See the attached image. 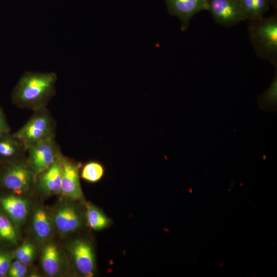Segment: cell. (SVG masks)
<instances>
[{
    "label": "cell",
    "instance_id": "obj_18",
    "mask_svg": "<svg viewBox=\"0 0 277 277\" xmlns=\"http://www.w3.org/2000/svg\"><path fill=\"white\" fill-rule=\"evenodd\" d=\"M0 240L16 245L19 240L15 226L3 212L0 211Z\"/></svg>",
    "mask_w": 277,
    "mask_h": 277
},
{
    "label": "cell",
    "instance_id": "obj_16",
    "mask_svg": "<svg viewBox=\"0 0 277 277\" xmlns=\"http://www.w3.org/2000/svg\"><path fill=\"white\" fill-rule=\"evenodd\" d=\"M276 2L277 0H240L243 13L249 21L265 16L270 6L276 8Z\"/></svg>",
    "mask_w": 277,
    "mask_h": 277
},
{
    "label": "cell",
    "instance_id": "obj_19",
    "mask_svg": "<svg viewBox=\"0 0 277 277\" xmlns=\"http://www.w3.org/2000/svg\"><path fill=\"white\" fill-rule=\"evenodd\" d=\"M105 168L100 162L91 161L86 163L82 168L80 176L89 183H96L104 175Z\"/></svg>",
    "mask_w": 277,
    "mask_h": 277
},
{
    "label": "cell",
    "instance_id": "obj_15",
    "mask_svg": "<svg viewBox=\"0 0 277 277\" xmlns=\"http://www.w3.org/2000/svg\"><path fill=\"white\" fill-rule=\"evenodd\" d=\"M32 226L35 236L40 242L48 241L52 234L54 227L51 218L42 207H38L34 211Z\"/></svg>",
    "mask_w": 277,
    "mask_h": 277
},
{
    "label": "cell",
    "instance_id": "obj_6",
    "mask_svg": "<svg viewBox=\"0 0 277 277\" xmlns=\"http://www.w3.org/2000/svg\"><path fill=\"white\" fill-rule=\"evenodd\" d=\"M61 190L63 196L73 200H81L84 197L80 183V169L82 163L62 154Z\"/></svg>",
    "mask_w": 277,
    "mask_h": 277
},
{
    "label": "cell",
    "instance_id": "obj_24",
    "mask_svg": "<svg viewBox=\"0 0 277 277\" xmlns=\"http://www.w3.org/2000/svg\"><path fill=\"white\" fill-rule=\"evenodd\" d=\"M28 271V267L27 264H22L17 269L8 273L7 276L9 277H23L26 275Z\"/></svg>",
    "mask_w": 277,
    "mask_h": 277
},
{
    "label": "cell",
    "instance_id": "obj_3",
    "mask_svg": "<svg viewBox=\"0 0 277 277\" xmlns=\"http://www.w3.org/2000/svg\"><path fill=\"white\" fill-rule=\"evenodd\" d=\"M56 123L46 107L33 111L28 121L13 135L27 147L35 142L55 138Z\"/></svg>",
    "mask_w": 277,
    "mask_h": 277
},
{
    "label": "cell",
    "instance_id": "obj_21",
    "mask_svg": "<svg viewBox=\"0 0 277 277\" xmlns=\"http://www.w3.org/2000/svg\"><path fill=\"white\" fill-rule=\"evenodd\" d=\"M14 252L15 259L25 264H30L34 259L36 250L34 246L26 241L19 246Z\"/></svg>",
    "mask_w": 277,
    "mask_h": 277
},
{
    "label": "cell",
    "instance_id": "obj_23",
    "mask_svg": "<svg viewBox=\"0 0 277 277\" xmlns=\"http://www.w3.org/2000/svg\"><path fill=\"white\" fill-rule=\"evenodd\" d=\"M9 133H10V128L0 107V136Z\"/></svg>",
    "mask_w": 277,
    "mask_h": 277
},
{
    "label": "cell",
    "instance_id": "obj_8",
    "mask_svg": "<svg viewBox=\"0 0 277 277\" xmlns=\"http://www.w3.org/2000/svg\"><path fill=\"white\" fill-rule=\"evenodd\" d=\"M67 251L76 270L82 275L92 276L95 269L94 251L91 244L83 239H75L67 246Z\"/></svg>",
    "mask_w": 277,
    "mask_h": 277
},
{
    "label": "cell",
    "instance_id": "obj_13",
    "mask_svg": "<svg viewBox=\"0 0 277 277\" xmlns=\"http://www.w3.org/2000/svg\"><path fill=\"white\" fill-rule=\"evenodd\" d=\"M41 263L45 273L49 276L60 275L63 269V259L57 246L49 242L43 247L41 252Z\"/></svg>",
    "mask_w": 277,
    "mask_h": 277
},
{
    "label": "cell",
    "instance_id": "obj_20",
    "mask_svg": "<svg viewBox=\"0 0 277 277\" xmlns=\"http://www.w3.org/2000/svg\"><path fill=\"white\" fill-rule=\"evenodd\" d=\"M277 101L276 73L269 87L259 98V104L263 109H269L276 105Z\"/></svg>",
    "mask_w": 277,
    "mask_h": 277
},
{
    "label": "cell",
    "instance_id": "obj_11",
    "mask_svg": "<svg viewBox=\"0 0 277 277\" xmlns=\"http://www.w3.org/2000/svg\"><path fill=\"white\" fill-rule=\"evenodd\" d=\"M0 209L15 226H19L28 217L29 202L22 195L12 193L0 197Z\"/></svg>",
    "mask_w": 277,
    "mask_h": 277
},
{
    "label": "cell",
    "instance_id": "obj_9",
    "mask_svg": "<svg viewBox=\"0 0 277 277\" xmlns=\"http://www.w3.org/2000/svg\"><path fill=\"white\" fill-rule=\"evenodd\" d=\"M53 225L62 235L70 234L79 229L83 220L77 208L69 203H63L58 206L51 216Z\"/></svg>",
    "mask_w": 277,
    "mask_h": 277
},
{
    "label": "cell",
    "instance_id": "obj_5",
    "mask_svg": "<svg viewBox=\"0 0 277 277\" xmlns=\"http://www.w3.org/2000/svg\"><path fill=\"white\" fill-rule=\"evenodd\" d=\"M26 161L37 174L48 168L62 154L55 138L40 141L26 147Z\"/></svg>",
    "mask_w": 277,
    "mask_h": 277
},
{
    "label": "cell",
    "instance_id": "obj_22",
    "mask_svg": "<svg viewBox=\"0 0 277 277\" xmlns=\"http://www.w3.org/2000/svg\"><path fill=\"white\" fill-rule=\"evenodd\" d=\"M14 259V252L0 248V277L7 276L10 264Z\"/></svg>",
    "mask_w": 277,
    "mask_h": 277
},
{
    "label": "cell",
    "instance_id": "obj_2",
    "mask_svg": "<svg viewBox=\"0 0 277 277\" xmlns=\"http://www.w3.org/2000/svg\"><path fill=\"white\" fill-rule=\"evenodd\" d=\"M248 33L257 56L277 66V15L249 20Z\"/></svg>",
    "mask_w": 277,
    "mask_h": 277
},
{
    "label": "cell",
    "instance_id": "obj_4",
    "mask_svg": "<svg viewBox=\"0 0 277 277\" xmlns=\"http://www.w3.org/2000/svg\"><path fill=\"white\" fill-rule=\"evenodd\" d=\"M36 174L26 157L6 163L0 174V183L12 193L23 195L35 185Z\"/></svg>",
    "mask_w": 277,
    "mask_h": 277
},
{
    "label": "cell",
    "instance_id": "obj_10",
    "mask_svg": "<svg viewBox=\"0 0 277 277\" xmlns=\"http://www.w3.org/2000/svg\"><path fill=\"white\" fill-rule=\"evenodd\" d=\"M208 0H165L168 13L177 17L181 29L185 31L191 18L197 13L207 10Z\"/></svg>",
    "mask_w": 277,
    "mask_h": 277
},
{
    "label": "cell",
    "instance_id": "obj_17",
    "mask_svg": "<svg viewBox=\"0 0 277 277\" xmlns=\"http://www.w3.org/2000/svg\"><path fill=\"white\" fill-rule=\"evenodd\" d=\"M86 219L88 226L94 230H101L110 224V220L98 208L90 203L86 204Z\"/></svg>",
    "mask_w": 277,
    "mask_h": 277
},
{
    "label": "cell",
    "instance_id": "obj_1",
    "mask_svg": "<svg viewBox=\"0 0 277 277\" xmlns=\"http://www.w3.org/2000/svg\"><path fill=\"white\" fill-rule=\"evenodd\" d=\"M57 78L52 72H25L12 91L13 103L21 108L33 111L46 107L55 94Z\"/></svg>",
    "mask_w": 277,
    "mask_h": 277
},
{
    "label": "cell",
    "instance_id": "obj_12",
    "mask_svg": "<svg viewBox=\"0 0 277 277\" xmlns=\"http://www.w3.org/2000/svg\"><path fill=\"white\" fill-rule=\"evenodd\" d=\"M62 154L48 168L36 174L35 186L45 195H52L61 193Z\"/></svg>",
    "mask_w": 277,
    "mask_h": 277
},
{
    "label": "cell",
    "instance_id": "obj_14",
    "mask_svg": "<svg viewBox=\"0 0 277 277\" xmlns=\"http://www.w3.org/2000/svg\"><path fill=\"white\" fill-rule=\"evenodd\" d=\"M26 147L10 133L0 136V160L6 163L25 157Z\"/></svg>",
    "mask_w": 277,
    "mask_h": 277
},
{
    "label": "cell",
    "instance_id": "obj_7",
    "mask_svg": "<svg viewBox=\"0 0 277 277\" xmlns=\"http://www.w3.org/2000/svg\"><path fill=\"white\" fill-rule=\"evenodd\" d=\"M207 11L217 24L225 27L233 26L246 19L240 0H208Z\"/></svg>",
    "mask_w": 277,
    "mask_h": 277
}]
</instances>
